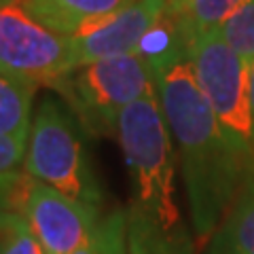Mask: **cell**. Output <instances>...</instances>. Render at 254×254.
I'll return each mask as SVG.
<instances>
[{
	"mask_svg": "<svg viewBox=\"0 0 254 254\" xmlns=\"http://www.w3.org/2000/svg\"><path fill=\"white\" fill-rule=\"evenodd\" d=\"M155 89L185 178L190 220L208 242L250 176L205 100L187 49L150 64Z\"/></svg>",
	"mask_w": 254,
	"mask_h": 254,
	"instance_id": "6da1fadb",
	"label": "cell"
},
{
	"mask_svg": "<svg viewBox=\"0 0 254 254\" xmlns=\"http://www.w3.org/2000/svg\"><path fill=\"white\" fill-rule=\"evenodd\" d=\"M115 138L131 176L129 254H195V240L176 203V155L157 89L119 115Z\"/></svg>",
	"mask_w": 254,
	"mask_h": 254,
	"instance_id": "7a4b0ae2",
	"label": "cell"
},
{
	"mask_svg": "<svg viewBox=\"0 0 254 254\" xmlns=\"http://www.w3.org/2000/svg\"><path fill=\"white\" fill-rule=\"evenodd\" d=\"M23 170L74 201L102 210L104 195L81 125L60 100L45 98L32 117Z\"/></svg>",
	"mask_w": 254,
	"mask_h": 254,
	"instance_id": "3957f363",
	"label": "cell"
},
{
	"mask_svg": "<svg viewBox=\"0 0 254 254\" xmlns=\"http://www.w3.org/2000/svg\"><path fill=\"white\" fill-rule=\"evenodd\" d=\"M187 55L227 140L248 174H254V123L248 93L250 66L227 45L220 30L205 32L187 43Z\"/></svg>",
	"mask_w": 254,
	"mask_h": 254,
	"instance_id": "277c9868",
	"label": "cell"
},
{
	"mask_svg": "<svg viewBox=\"0 0 254 254\" xmlns=\"http://www.w3.org/2000/svg\"><path fill=\"white\" fill-rule=\"evenodd\" d=\"M153 89V70L138 51L81 66L58 87L95 136H117L119 115Z\"/></svg>",
	"mask_w": 254,
	"mask_h": 254,
	"instance_id": "5b68a950",
	"label": "cell"
},
{
	"mask_svg": "<svg viewBox=\"0 0 254 254\" xmlns=\"http://www.w3.org/2000/svg\"><path fill=\"white\" fill-rule=\"evenodd\" d=\"M72 72L68 36L36 21L21 0H0V74L58 89Z\"/></svg>",
	"mask_w": 254,
	"mask_h": 254,
	"instance_id": "8992f818",
	"label": "cell"
},
{
	"mask_svg": "<svg viewBox=\"0 0 254 254\" xmlns=\"http://www.w3.org/2000/svg\"><path fill=\"white\" fill-rule=\"evenodd\" d=\"M168 13L165 0H138L110 17L91 23L68 36L74 70L93 62L138 51L144 36Z\"/></svg>",
	"mask_w": 254,
	"mask_h": 254,
	"instance_id": "52a82bcc",
	"label": "cell"
},
{
	"mask_svg": "<svg viewBox=\"0 0 254 254\" xmlns=\"http://www.w3.org/2000/svg\"><path fill=\"white\" fill-rule=\"evenodd\" d=\"M23 216L47 254H72L83 248L102 218L98 210L38 180L30 190Z\"/></svg>",
	"mask_w": 254,
	"mask_h": 254,
	"instance_id": "ba28073f",
	"label": "cell"
},
{
	"mask_svg": "<svg viewBox=\"0 0 254 254\" xmlns=\"http://www.w3.org/2000/svg\"><path fill=\"white\" fill-rule=\"evenodd\" d=\"M133 2L138 0H21L23 9L36 21L64 36H72Z\"/></svg>",
	"mask_w": 254,
	"mask_h": 254,
	"instance_id": "9c48e42d",
	"label": "cell"
},
{
	"mask_svg": "<svg viewBox=\"0 0 254 254\" xmlns=\"http://www.w3.org/2000/svg\"><path fill=\"white\" fill-rule=\"evenodd\" d=\"M205 254H254V174L242 185Z\"/></svg>",
	"mask_w": 254,
	"mask_h": 254,
	"instance_id": "30bf717a",
	"label": "cell"
},
{
	"mask_svg": "<svg viewBox=\"0 0 254 254\" xmlns=\"http://www.w3.org/2000/svg\"><path fill=\"white\" fill-rule=\"evenodd\" d=\"M36 89L34 85L0 74V138L28 144Z\"/></svg>",
	"mask_w": 254,
	"mask_h": 254,
	"instance_id": "8fae6325",
	"label": "cell"
},
{
	"mask_svg": "<svg viewBox=\"0 0 254 254\" xmlns=\"http://www.w3.org/2000/svg\"><path fill=\"white\" fill-rule=\"evenodd\" d=\"M242 2L244 0H187V4L170 17L176 19L185 43H190L205 32L218 30Z\"/></svg>",
	"mask_w": 254,
	"mask_h": 254,
	"instance_id": "7c38bea8",
	"label": "cell"
},
{
	"mask_svg": "<svg viewBox=\"0 0 254 254\" xmlns=\"http://www.w3.org/2000/svg\"><path fill=\"white\" fill-rule=\"evenodd\" d=\"M72 254H129L127 242V210H113L102 216L98 227L83 248Z\"/></svg>",
	"mask_w": 254,
	"mask_h": 254,
	"instance_id": "4fadbf2b",
	"label": "cell"
},
{
	"mask_svg": "<svg viewBox=\"0 0 254 254\" xmlns=\"http://www.w3.org/2000/svg\"><path fill=\"white\" fill-rule=\"evenodd\" d=\"M218 30L227 45L250 66L254 62V0H244Z\"/></svg>",
	"mask_w": 254,
	"mask_h": 254,
	"instance_id": "5bb4252c",
	"label": "cell"
},
{
	"mask_svg": "<svg viewBox=\"0 0 254 254\" xmlns=\"http://www.w3.org/2000/svg\"><path fill=\"white\" fill-rule=\"evenodd\" d=\"M0 254H47L28 218L17 212H0Z\"/></svg>",
	"mask_w": 254,
	"mask_h": 254,
	"instance_id": "9a60e30c",
	"label": "cell"
},
{
	"mask_svg": "<svg viewBox=\"0 0 254 254\" xmlns=\"http://www.w3.org/2000/svg\"><path fill=\"white\" fill-rule=\"evenodd\" d=\"M23 157H26V142L0 138V174L17 170L19 163H23Z\"/></svg>",
	"mask_w": 254,
	"mask_h": 254,
	"instance_id": "2e32d148",
	"label": "cell"
},
{
	"mask_svg": "<svg viewBox=\"0 0 254 254\" xmlns=\"http://www.w3.org/2000/svg\"><path fill=\"white\" fill-rule=\"evenodd\" d=\"M248 93H250V113L254 123V62L250 64V74H248Z\"/></svg>",
	"mask_w": 254,
	"mask_h": 254,
	"instance_id": "e0dca14e",
	"label": "cell"
},
{
	"mask_svg": "<svg viewBox=\"0 0 254 254\" xmlns=\"http://www.w3.org/2000/svg\"><path fill=\"white\" fill-rule=\"evenodd\" d=\"M165 2H168V15H176L187 4V0H165Z\"/></svg>",
	"mask_w": 254,
	"mask_h": 254,
	"instance_id": "ac0fdd59",
	"label": "cell"
}]
</instances>
